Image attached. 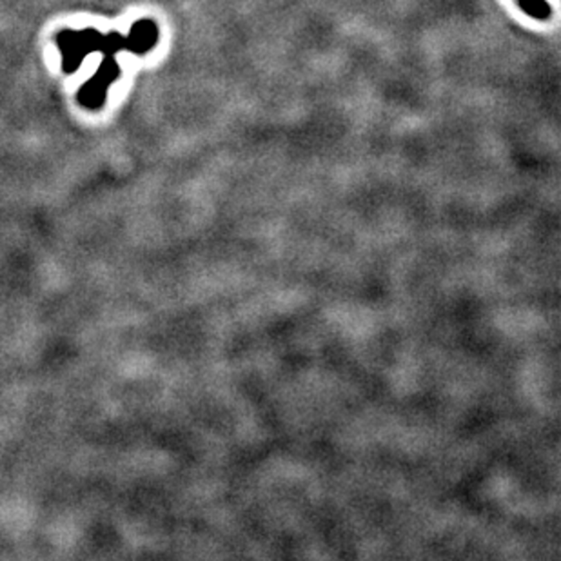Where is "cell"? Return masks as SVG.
I'll list each match as a JSON object with an SVG mask.
<instances>
[{
	"mask_svg": "<svg viewBox=\"0 0 561 561\" xmlns=\"http://www.w3.org/2000/svg\"><path fill=\"white\" fill-rule=\"evenodd\" d=\"M127 38V50L133 51L135 54H145L150 50H153L156 42H159V26L150 20H138L135 26L131 27Z\"/></svg>",
	"mask_w": 561,
	"mask_h": 561,
	"instance_id": "3",
	"label": "cell"
},
{
	"mask_svg": "<svg viewBox=\"0 0 561 561\" xmlns=\"http://www.w3.org/2000/svg\"><path fill=\"white\" fill-rule=\"evenodd\" d=\"M118 64L115 62V59L111 54L105 57V60L102 62L100 69L96 71V75L87 82L86 86L82 87L80 93H78V100L86 108L96 109L100 105L104 104L105 100V93H108V87L111 86L115 82V78L118 77Z\"/></svg>",
	"mask_w": 561,
	"mask_h": 561,
	"instance_id": "2",
	"label": "cell"
},
{
	"mask_svg": "<svg viewBox=\"0 0 561 561\" xmlns=\"http://www.w3.org/2000/svg\"><path fill=\"white\" fill-rule=\"evenodd\" d=\"M105 36L93 29L84 31H62L59 35V45L64 57V71H77L78 64L86 59L91 51L104 50Z\"/></svg>",
	"mask_w": 561,
	"mask_h": 561,
	"instance_id": "1",
	"label": "cell"
},
{
	"mask_svg": "<svg viewBox=\"0 0 561 561\" xmlns=\"http://www.w3.org/2000/svg\"><path fill=\"white\" fill-rule=\"evenodd\" d=\"M518 4L532 18L545 20V18L551 17V6H548L547 0H518Z\"/></svg>",
	"mask_w": 561,
	"mask_h": 561,
	"instance_id": "4",
	"label": "cell"
}]
</instances>
